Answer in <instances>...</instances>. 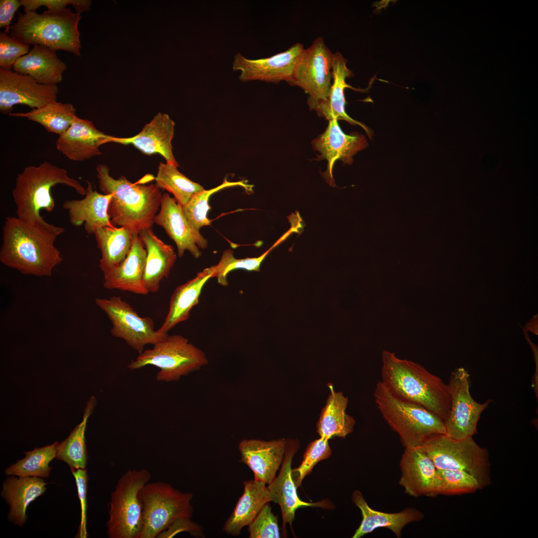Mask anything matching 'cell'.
<instances>
[{"mask_svg": "<svg viewBox=\"0 0 538 538\" xmlns=\"http://www.w3.org/2000/svg\"><path fill=\"white\" fill-rule=\"evenodd\" d=\"M58 184L71 187L81 195L86 194V189L78 181L70 177L66 169L48 161L25 167L17 175L12 191L17 218L31 226L63 233V227L47 223L40 213L42 209L50 212L54 208L51 189Z\"/></svg>", "mask_w": 538, "mask_h": 538, "instance_id": "obj_4", "label": "cell"}, {"mask_svg": "<svg viewBox=\"0 0 538 538\" xmlns=\"http://www.w3.org/2000/svg\"><path fill=\"white\" fill-rule=\"evenodd\" d=\"M400 466L399 484L407 494L434 496L437 468L426 453L418 448H405Z\"/></svg>", "mask_w": 538, "mask_h": 538, "instance_id": "obj_22", "label": "cell"}, {"mask_svg": "<svg viewBox=\"0 0 538 538\" xmlns=\"http://www.w3.org/2000/svg\"><path fill=\"white\" fill-rule=\"evenodd\" d=\"M80 13L66 8L18 13L16 22L10 26V36L28 45H40L54 51L65 50L81 56L78 24Z\"/></svg>", "mask_w": 538, "mask_h": 538, "instance_id": "obj_5", "label": "cell"}, {"mask_svg": "<svg viewBox=\"0 0 538 538\" xmlns=\"http://www.w3.org/2000/svg\"><path fill=\"white\" fill-rule=\"evenodd\" d=\"M138 235L146 251L143 283L149 293L156 292L161 280L167 277L174 265L176 254L172 246L160 240L152 228L143 229Z\"/></svg>", "mask_w": 538, "mask_h": 538, "instance_id": "obj_25", "label": "cell"}, {"mask_svg": "<svg viewBox=\"0 0 538 538\" xmlns=\"http://www.w3.org/2000/svg\"><path fill=\"white\" fill-rule=\"evenodd\" d=\"M347 60L337 52L333 54V81L326 100L317 104L310 108L317 114L330 121L333 119L344 120L354 125H358L370 134V130L363 124L349 117L345 111L344 91L349 88L355 90L346 82L347 78L353 76V72L347 67Z\"/></svg>", "mask_w": 538, "mask_h": 538, "instance_id": "obj_26", "label": "cell"}, {"mask_svg": "<svg viewBox=\"0 0 538 538\" xmlns=\"http://www.w3.org/2000/svg\"><path fill=\"white\" fill-rule=\"evenodd\" d=\"M527 330L531 331L533 333L538 335V315L534 316L526 327Z\"/></svg>", "mask_w": 538, "mask_h": 538, "instance_id": "obj_48", "label": "cell"}, {"mask_svg": "<svg viewBox=\"0 0 538 538\" xmlns=\"http://www.w3.org/2000/svg\"><path fill=\"white\" fill-rule=\"evenodd\" d=\"M331 455L328 440L320 437L310 442L307 447L299 466L291 470V477L296 488L300 486L304 477L314 466Z\"/></svg>", "mask_w": 538, "mask_h": 538, "instance_id": "obj_41", "label": "cell"}, {"mask_svg": "<svg viewBox=\"0 0 538 538\" xmlns=\"http://www.w3.org/2000/svg\"><path fill=\"white\" fill-rule=\"evenodd\" d=\"M304 49L300 43H296L285 51L267 58L250 59L241 53L236 54L233 70L238 71L242 82L259 80L277 83L291 80L296 62Z\"/></svg>", "mask_w": 538, "mask_h": 538, "instance_id": "obj_15", "label": "cell"}, {"mask_svg": "<svg viewBox=\"0 0 538 538\" xmlns=\"http://www.w3.org/2000/svg\"><path fill=\"white\" fill-rule=\"evenodd\" d=\"M58 444L55 442L51 445L24 452V457L8 467L5 470V474L22 477H49L52 469L50 463L56 458Z\"/></svg>", "mask_w": 538, "mask_h": 538, "instance_id": "obj_37", "label": "cell"}, {"mask_svg": "<svg viewBox=\"0 0 538 538\" xmlns=\"http://www.w3.org/2000/svg\"><path fill=\"white\" fill-rule=\"evenodd\" d=\"M174 127L175 123L167 114L159 113L135 135L129 137L111 135L108 142L132 144L145 154H160L166 163L178 166L171 144Z\"/></svg>", "mask_w": 538, "mask_h": 538, "instance_id": "obj_19", "label": "cell"}, {"mask_svg": "<svg viewBox=\"0 0 538 538\" xmlns=\"http://www.w3.org/2000/svg\"><path fill=\"white\" fill-rule=\"evenodd\" d=\"M325 406L322 409L317 423V431L327 440L335 437H345L352 432L355 419L346 412L348 400L342 392H336L332 385Z\"/></svg>", "mask_w": 538, "mask_h": 538, "instance_id": "obj_32", "label": "cell"}, {"mask_svg": "<svg viewBox=\"0 0 538 538\" xmlns=\"http://www.w3.org/2000/svg\"><path fill=\"white\" fill-rule=\"evenodd\" d=\"M142 526L138 538H157L177 520L191 519L193 495L163 482L147 483L139 492Z\"/></svg>", "mask_w": 538, "mask_h": 538, "instance_id": "obj_8", "label": "cell"}, {"mask_svg": "<svg viewBox=\"0 0 538 538\" xmlns=\"http://www.w3.org/2000/svg\"><path fill=\"white\" fill-rule=\"evenodd\" d=\"M95 302L111 320L112 335L124 340L138 354L144 351L145 346L155 344L168 334L155 330L151 318L140 316L120 296L96 298Z\"/></svg>", "mask_w": 538, "mask_h": 538, "instance_id": "obj_12", "label": "cell"}, {"mask_svg": "<svg viewBox=\"0 0 538 538\" xmlns=\"http://www.w3.org/2000/svg\"><path fill=\"white\" fill-rule=\"evenodd\" d=\"M94 234L101 252L100 268L103 273L126 259L133 243V233L131 231L123 227H105L98 229Z\"/></svg>", "mask_w": 538, "mask_h": 538, "instance_id": "obj_33", "label": "cell"}, {"mask_svg": "<svg viewBox=\"0 0 538 538\" xmlns=\"http://www.w3.org/2000/svg\"><path fill=\"white\" fill-rule=\"evenodd\" d=\"M381 382L397 398L420 405L444 422L451 408L448 384L420 365L382 352Z\"/></svg>", "mask_w": 538, "mask_h": 538, "instance_id": "obj_2", "label": "cell"}, {"mask_svg": "<svg viewBox=\"0 0 538 538\" xmlns=\"http://www.w3.org/2000/svg\"><path fill=\"white\" fill-rule=\"evenodd\" d=\"M61 234L31 226L17 217H6L0 261L23 274L50 276L62 261L60 252L54 245Z\"/></svg>", "mask_w": 538, "mask_h": 538, "instance_id": "obj_1", "label": "cell"}, {"mask_svg": "<svg viewBox=\"0 0 538 538\" xmlns=\"http://www.w3.org/2000/svg\"><path fill=\"white\" fill-rule=\"evenodd\" d=\"M74 477L77 487L78 496L81 507V521L77 532L78 538L87 537V489L88 475L86 468L75 469L70 468Z\"/></svg>", "mask_w": 538, "mask_h": 538, "instance_id": "obj_45", "label": "cell"}, {"mask_svg": "<svg viewBox=\"0 0 538 538\" xmlns=\"http://www.w3.org/2000/svg\"><path fill=\"white\" fill-rule=\"evenodd\" d=\"M146 251L138 234L133 233L131 249L126 259L118 266L104 272V286L140 295L149 293L142 277Z\"/></svg>", "mask_w": 538, "mask_h": 538, "instance_id": "obj_23", "label": "cell"}, {"mask_svg": "<svg viewBox=\"0 0 538 538\" xmlns=\"http://www.w3.org/2000/svg\"><path fill=\"white\" fill-rule=\"evenodd\" d=\"M207 364L205 354L188 339L180 335L167 334L152 348L139 354L128 368L136 370L152 365L159 369L156 375L157 381L170 382L178 381Z\"/></svg>", "mask_w": 538, "mask_h": 538, "instance_id": "obj_7", "label": "cell"}, {"mask_svg": "<svg viewBox=\"0 0 538 538\" xmlns=\"http://www.w3.org/2000/svg\"><path fill=\"white\" fill-rule=\"evenodd\" d=\"M96 404V398L91 397L85 407L82 421L74 428L67 438L57 445L56 458L67 463L70 468H86L88 455L85 431L88 419Z\"/></svg>", "mask_w": 538, "mask_h": 538, "instance_id": "obj_34", "label": "cell"}, {"mask_svg": "<svg viewBox=\"0 0 538 538\" xmlns=\"http://www.w3.org/2000/svg\"><path fill=\"white\" fill-rule=\"evenodd\" d=\"M96 171L100 191L113 195L108 210L112 224L136 234L151 228L162 197L157 185L133 183L123 176L115 179L105 164L97 165Z\"/></svg>", "mask_w": 538, "mask_h": 538, "instance_id": "obj_3", "label": "cell"}, {"mask_svg": "<svg viewBox=\"0 0 538 538\" xmlns=\"http://www.w3.org/2000/svg\"><path fill=\"white\" fill-rule=\"evenodd\" d=\"M57 85L39 84L29 75L0 67V111L10 114L17 104L31 108L42 107L56 101Z\"/></svg>", "mask_w": 538, "mask_h": 538, "instance_id": "obj_14", "label": "cell"}, {"mask_svg": "<svg viewBox=\"0 0 538 538\" xmlns=\"http://www.w3.org/2000/svg\"><path fill=\"white\" fill-rule=\"evenodd\" d=\"M281 242V240L279 239L268 250L257 258L237 259L234 257L231 250L224 251L219 263L214 266V277L217 278L219 284L226 286L228 285L227 276L230 271L234 269H240L248 271H259L261 265L268 255Z\"/></svg>", "mask_w": 538, "mask_h": 538, "instance_id": "obj_40", "label": "cell"}, {"mask_svg": "<svg viewBox=\"0 0 538 538\" xmlns=\"http://www.w3.org/2000/svg\"><path fill=\"white\" fill-rule=\"evenodd\" d=\"M236 186L242 187L247 191L252 190L253 186L243 181L230 182L225 179L223 183L217 187L209 190L204 189L193 195L182 207L184 215L192 227L199 232L201 227L210 225L211 221L207 217L208 212L211 208L208 204L210 197L222 189Z\"/></svg>", "mask_w": 538, "mask_h": 538, "instance_id": "obj_38", "label": "cell"}, {"mask_svg": "<svg viewBox=\"0 0 538 538\" xmlns=\"http://www.w3.org/2000/svg\"><path fill=\"white\" fill-rule=\"evenodd\" d=\"M244 492L231 514L225 521L223 531L234 537L248 527L263 507L270 502L267 484L254 480L243 482Z\"/></svg>", "mask_w": 538, "mask_h": 538, "instance_id": "obj_31", "label": "cell"}, {"mask_svg": "<svg viewBox=\"0 0 538 538\" xmlns=\"http://www.w3.org/2000/svg\"><path fill=\"white\" fill-rule=\"evenodd\" d=\"M111 135L98 130L90 121L76 117L70 127L59 135L58 150L74 161H82L101 154L100 146Z\"/></svg>", "mask_w": 538, "mask_h": 538, "instance_id": "obj_21", "label": "cell"}, {"mask_svg": "<svg viewBox=\"0 0 538 538\" xmlns=\"http://www.w3.org/2000/svg\"><path fill=\"white\" fill-rule=\"evenodd\" d=\"M160 210L153 222L164 228L169 237L175 243L178 256L181 257L188 251L196 259L202 253L199 248L204 249L208 242L203 236L194 230L185 217L182 208L167 193L162 195Z\"/></svg>", "mask_w": 538, "mask_h": 538, "instance_id": "obj_16", "label": "cell"}, {"mask_svg": "<svg viewBox=\"0 0 538 538\" xmlns=\"http://www.w3.org/2000/svg\"><path fill=\"white\" fill-rule=\"evenodd\" d=\"M86 194L81 200H67L63 207L68 210L70 223L79 227L84 224L89 235L99 228L115 227L111 222L108 210L112 194L98 193L92 183L87 181Z\"/></svg>", "mask_w": 538, "mask_h": 538, "instance_id": "obj_24", "label": "cell"}, {"mask_svg": "<svg viewBox=\"0 0 538 538\" xmlns=\"http://www.w3.org/2000/svg\"><path fill=\"white\" fill-rule=\"evenodd\" d=\"M374 396L385 421L400 436L405 448L420 446L429 437L445 434L444 421L417 404L401 400L379 381Z\"/></svg>", "mask_w": 538, "mask_h": 538, "instance_id": "obj_6", "label": "cell"}, {"mask_svg": "<svg viewBox=\"0 0 538 538\" xmlns=\"http://www.w3.org/2000/svg\"><path fill=\"white\" fill-rule=\"evenodd\" d=\"M312 144L314 149L320 154L319 159H325L328 161L327 168L323 176L331 186L335 185L332 168L335 161L340 159L345 163L351 164L353 161V156L368 145L363 135H348L344 133L335 119L329 121L326 130L314 139Z\"/></svg>", "mask_w": 538, "mask_h": 538, "instance_id": "obj_17", "label": "cell"}, {"mask_svg": "<svg viewBox=\"0 0 538 538\" xmlns=\"http://www.w3.org/2000/svg\"><path fill=\"white\" fill-rule=\"evenodd\" d=\"M470 375L463 367L456 368L450 376L448 384L451 397V408L444 422L448 436L460 439L473 436L477 432L478 421L482 412L492 402H476L470 393Z\"/></svg>", "mask_w": 538, "mask_h": 538, "instance_id": "obj_13", "label": "cell"}, {"mask_svg": "<svg viewBox=\"0 0 538 538\" xmlns=\"http://www.w3.org/2000/svg\"><path fill=\"white\" fill-rule=\"evenodd\" d=\"M352 499L362 515L361 524L352 538H360L380 528L390 529L397 538H400L402 531L406 525L420 521L423 517L420 512L413 508H406L394 513L374 510L369 507L362 493L358 490L353 492Z\"/></svg>", "mask_w": 538, "mask_h": 538, "instance_id": "obj_28", "label": "cell"}, {"mask_svg": "<svg viewBox=\"0 0 538 538\" xmlns=\"http://www.w3.org/2000/svg\"><path fill=\"white\" fill-rule=\"evenodd\" d=\"M43 479L39 477L10 475L3 482L1 495L9 506V521L22 527L27 521L28 505L46 490Z\"/></svg>", "mask_w": 538, "mask_h": 538, "instance_id": "obj_27", "label": "cell"}, {"mask_svg": "<svg viewBox=\"0 0 538 538\" xmlns=\"http://www.w3.org/2000/svg\"><path fill=\"white\" fill-rule=\"evenodd\" d=\"M214 266L206 268L174 290L170 297L167 315L157 330L159 332L167 333L176 325L189 318L192 309L199 302L203 286L210 278L214 277Z\"/></svg>", "mask_w": 538, "mask_h": 538, "instance_id": "obj_30", "label": "cell"}, {"mask_svg": "<svg viewBox=\"0 0 538 538\" xmlns=\"http://www.w3.org/2000/svg\"><path fill=\"white\" fill-rule=\"evenodd\" d=\"M150 473L145 469L129 470L119 479L111 494L110 538H138L142 526V506L139 492L149 482Z\"/></svg>", "mask_w": 538, "mask_h": 538, "instance_id": "obj_10", "label": "cell"}, {"mask_svg": "<svg viewBox=\"0 0 538 538\" xmlns=\"http://www.w3.org/2000/svg\"><path fill=\"white\" fill-rule=\"evenodd\" d=\"M287 444V440L284 439H243L238 445L240 461L252 471L255 480L268 485L275 478L280 468Z\"/></svg>", "mask_w": 538, "mask_h": 538, "instance_id": "obj_18", "label": "cell"}, {"mask_svg": "<svg viewBox=\"0 0 538 538\" xmlns=\"http://www.w3.org/2000/svg\"><path fill=\"white\" fill-rule=\"evenodd\" d=\"M483 487L480 481L469 473L437 469L434 496L473 493Z\"/></svg>", "mask_w": 538, "mask_h": 538, "instance_id": "obj_39", "label": "cell"}, {"mask_svg": "<svg viewBox=\"0 0 538 538\" xmlns=\"http://www.w3.org/2000/svg\"><path fill=\"white\" fill-rule=\"evenodd\" d=\"M20 2L25 12L35 11L42 6L46 7L49 10H61L71 4L79 13L89 10L92 2L87 0H20Z\"/></svg>", "mask_w": 538, "mask_h": 538, "instance_id": "obj_44", "label": "cell"}, {"mask_svg": "<svg viewBox=\"0 0 538 538\" xmlns=\"http://www.w3.org/2000/svg\"><path fill=\"white\" fill-rule=\"evenodd\" d=\"M20 6H21L20 0H0V27L5 28L4 32L8 34L11 21Z\"/></svg>", "mask_w": 538, "mask_h": 538, "instance_id": "obj_47", "label": "cell"}, {"mask_svg": "<svg viewBox=\"0 0 538 538\" xmlns=\"http://www.w3.org/2000/svg\"><path fill=\"white\" fill-rule=\"evenodd\" d=\"M76 109L70 103L57 101L26 113H11L9 116L25 118L42 125L49 132L58 134L64 133L77 117Z\"/></svg>", "mask_w": 538, "mask_h": 538, "instance_id": "obj_35", "label": "cell"}, {"mask_svg": "<svg viewBox=\"0 0 538 538\" xmlns=\"http://www.w3.org/2000/svg\"><path fill=\"white\" fill-rule=\"evenodd\" d=\"M298 444L287 440V448L280 468L279 473L267 487L270 502L279 505L281 511L283 529L288 523L291 526L297 509L301 507L328 508L327 502L308 503L301 500L291 477V462L297 451Z\"/></svg>", "mask_w": 538, "mask_h": 538, "instance_id": "obj_20", "label": "cell"}, {"mask_svg": "<svg viewBox=\"0 0 538 538\" xmlns=\"http://www.w3.org/2000/svg\"><path fill=\"white\" fill-rule=\"evenodd\" d=\"M250 538H279L280 537L277 517L266 504L248 526Z\"/></svg>", "mask_w": 538, "mask_h": 538, "instance_id": "obj_42", "label": "cell"}, {"mask_svg": "<svg viewBox=\"0 0 538 538\" xmlns=\"http://www.w3.org/2000/svg\"><path fill=\"white\" fill-rule=\"evenodd\" d=\"M333 54L322 37H317L302 51L288 83L309 95L311 107L326 100L333 81Z\"/></svg>", "mask_w": 538, "mask_h": 538, "instance_id": "obj_11", "label": "cell"}, {"mask_svg": "<svg viewBox=\"0 0 538 538\" xmlns=\"http://www.w3.org/2000/svg\"><path fill=\"white\" fill-rule=\"evenodd\" d=\"M12 68L14 72L29 75L39 84L57 85L62 81L67 67L55 51L36 44L15 62Z\"/></svg>", "mask_w": 538, "mask_h": 538, "instance_id": "obj_29", "label": "cell"}, {"mask_svg": "<svg viewBox=\"0 0 538 538\" xmlns=\"http://www.w3.org/2000/svg\"><path fill=\"white\" fill-rule=\"evenodd\" d=\"M416 448L427 454L437 469L467 472L483 487L490 483L488 452L477 444L473 436L456 439L445 434H435Z\"/></svg>", "mask_w": 538, "mask_h": 538, "instance_id": "obj_9", "label": "cell"}, {"mask_svg": "<svg viewBox=\"0 0 538 538\" xmlns=\"http://www.w3.org/2000/svg\"><path fill=\"white\" fill-rule=\"evenodd\" d=\"M29 50V45L4 31L0 32V67L11 70L15 62Z\"/></svg>", "mask_w": 538, "mask_h": 538, "instance_id": "obj_43", "label": "cell"}, {"mask_svg": "<svg viewBox=\"0 0 538 538\" xmlns=\"http://www.w3.org/2000/svg\"><path fill=\"white\" fill-rule=\"evenodd\" d=\"M177 167L173 164L160 162L154 179L157 186L172 194L182 208L193 195L204 188L179 172Z\"/></svg>", "mask_w": 538, "mask_h": 538, "instance_id": "obj_36", "label": "cell"}, {"mask_svg": "<svg viewBox=\"0 0 538 538\" xmlns=\"http://www.w3.org/2000/svg\"><path fill=\"white\" fill-rule=\"evenodd\" d=\"M182 532L188 533L195 537H205L203 529L199 524L192 521L191 519H185L175 522L160 533L157 538H170Z\"/></svg>", "mask_w": 538, "mask_h": 538, "instance_id": "obj_46", "label": "cell"}]
</instances>
